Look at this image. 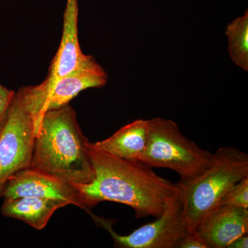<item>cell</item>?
I'll list each match as a JSON object with an SVG mask.
<instances>
[{"label": "cell", "mask_w": 248, "mask_h": 248, "mask_svg": "<svg viewBox=\"0 0 248 248\" xmlns=\"http://www.w3.org/2000/svg\"><path fill=\"white\" fill-rule=\"evenodd\" d=\"M68 204L62 201L41 197H21L4 200L1 213L7 218H15L27 223L37 231L48 224L53 214Z\"/></svg>", "instance_id": "12"}, {"label": "cell", "mask_w": 248, "mask_h": 248, "mask_svg": "<svg viewBox=\"0 0 248 248\" xmlns=\"http://www.w3.org/2000/svg\"><path fill=\"white\" fill-rule=\"evenodd\" d=\"M28 197L60 200L83 210L76 186L31 166L15 173L0 189V198L4 200Z\"/></svg>", "instance_id": "7"}, {"label": "cell", "mask_w": 248, "mask_h": 248, "mask_svg": "<svg viewBox=\"0 0 248 248\" xmlns=\"http://www.w3.org/2000/svg\"><path fill=\"white\" fill-rule=\"evenodd\" d=\"M177 248H208L198 234L187 232L177 245Z\"/></svg>", "instance_id": "15"}, {"label": "cell", "mask_w": 248, "mask_h": 248, "mask_svg": "<svg viewBox=\"0 0 248 248\" xmlns=\"http://www.w3.org/2000/svg\"><path fill=\"white\" fill-rule=\"evenodd\" d=\"M108 78L104 68L89 55L82 64L66 76L52 82L45 80L48 91L47 110L68 105L72 99L84 90L105 86Z\"/></svg>", "instance_id": "9"}, {"label": "cell", "mask_w": 248, "mask_h": 248, "mask_svg": "<svg viewBox=\"0 0 248 248\" xmlns=\"http://www.w3.org/2000/svg\"><path fill=\"white\" fill-rule=\"evenodd\" d=\"M221 205L248 208V177L232 186L223 196L218 206Z\"/></svg>", "instance_id": "14"}, {"label": "cell", "mask_w": 248, "mask_h": 248, "mask_svg": "<svg viewBox=\"0 0 248 248\" xmlns=\"http://www.w3.org/2000/svg\"><path fill=\"white\" fill-rule=\"evenodd\" d=\"M148 123V141L140 161L152 169L175 171L182 182L193 179L208 167L213 153L184 136L175 122L157 117Z\"/></svg>", "instance_id": "5"}, {"label": "cell", "mask_w": 248, "mask_h": 248, "mask_svg": "<svg viewBox=\"0 0 248 248\" xmlns=\"http://www.w3.org/2000/svg\"><path fill=\"white\" fill-rule=\"evenodd\" d=\"M78 0H67L63 15V32L61 43L56 55L52 61L46 78L49 81H54L66 76L79 67L89 55H85L80 48L78 38Z\"/></svg>", "instance_id": "10"}, {"label": "cell", "mask_w": 248, "mask_h": 248, "mask_svg": "<svg viewBox=\"0 0 248 248\" xmlns=\"http://www.w3.org/2000/svg\"><path fill=\"white\" fill-rule=\"evenodd\" d=\"M45 81L15 91L0 125V189L15 173L31 167L34 143L47 111Z\"/></svg>", "instance_id": "3"}, {"label": "cell", "mask_w": 248, "mask_h": 248, "mask_svg": "<svg viewBox=\"0 0 248 248\" xmlns=\"http://www.w3.org/2000/svg\"><path fill=\"white\" fill-rule=\"evenodd\" d=\"M248 177V155L233 146L213 153L208 167L190 180L177 183L187 231L195 232L203 217L218 206L230 188Z\"/></svg>", "instance_id": "4"}, {"label": "cell", "mask_w": 248, "mask_h": 248, "mask_svg": "<svg viewBox=\"0 0 248 248\" xmlns=\"http://www.w3.org/2000/svg\"><path fill=\"white\" fill-rule=\"evenodd\" d=\"M94 223L108 231L115 247L121 248H177L187 232L179 191L168 203L164 213L155 221L140 227L128 235L117 234L112 220L89 212Z\"/></svg>", "instance_id": "6"}, {"label": "cell", "mask_w": 248, "mask_h": 248, "mask_svg": "<svg viewBox=\"0 0 248 248\" xmlns=\"http://www.w3.org/2000/svg\"><path fill=\"white\" fill-rule=\"evenodd\" d=\"M148 120H138L124 125L106 140L91 143L93 148L122 159L140 161L148 141Z\"/></svg>", "instance_id": "11"}, {"label": "cell", "mask_w": 248, "mask_h": 248, "mask_svg": "<svg viewBox=\"0 0 248 248\" xmlns=\"http://www.w3.org/2000/svg\"><path fill=\"white\" fill-rule=\"evenodd\" d=\"M93 178L74 185L79 190L86 213L103 202H115L133 208L136 218H158L179 191L141 161H130L93 148L89 143Z\"/></svg>", "instance_id": "1"}, {"label": "cell", "mask_w": 248, "mask_h": 248, "mask_svg": "<svg viewBox=\"0 0 248 248\" xmlns=\"http://www.w3.org/2000/svg\"><path fill=\"white\" fill-rule=\"evenodd\" d=\"M14 94V91L7 89L3 85L0 84V125L12 101Z\"/></svg>", "instance_id": "16"}, {"label": "cell", "mask_w": 248, "mask_h": 248, "mask_svg": "<svg viewBox=\"0 0 248 248\" xmlns=\"http://www.w3.org/2000/svg\"><path fill=\"white\" fill-rule=\"evenodd\" d=\"M230 57L236 66L248 71V12L226 27Z\"/></svg>", "instance_id": "13"}, {"label": "cell", "mask_w": 248, "mask_h": 248, "mask_svg": "<svg viewBox=\"0 0 248 248\" xmlns=\"http://www.w3.org/2000/svg\"><path fill=\"white\" fill-rule=\"evenodd\" d=\"M89 143L69 104L47 110L35 138L31 167L73 185L88 184L94 175Z\"/></svg>", "instance_id": "2"}, {"label": "cell", "mask_w": 248, "mask_h": 248, "mask_svg": "<svg viewBox=\"0 0 248 248\" xmlns=\"http://www.w3.org/2000/svg\"><path fill=\"white\" fill-rule=\"evenodd\" d=\"M248 248V234L242 235L237 239L233 241L228 246V248Z\"/></svg>", "instance_id": "17"}, {"label": "cell", "mask_w": 248, "mask_h": 248, "mask_svg": "<svg viewBox=\"0 0 248 248\" xmlns=\"http://www.w3.org/2000/svg\"><path fill=\"white\" fill-rule=\"evenodd\" d=\"M195 232L208 248H228L235 239L248 234V208L217 207L203 217Z\"/></svg>", "instance_id": "8"}]
</instances>
